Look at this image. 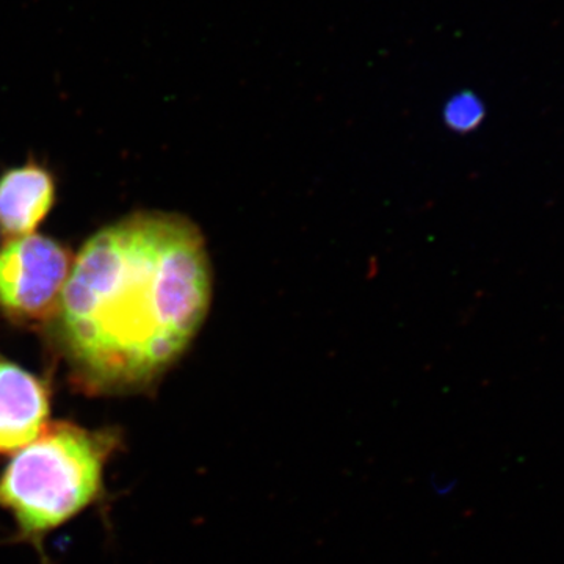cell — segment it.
Masks as SVG:
<instances>
[{
    "label": "cell",
    "instance_id": "1",
    "mask_svg": "<svg viewBox=\"0 0 564 564\" xmlns=\"http://www.w3.org/2000/svg\"><path fill=\"white\" fill-rule=\"evenodd\" d=\"M212 303V269L195 223L139 212L87 240L74 259L52 337L87 395L150 392L180 361Z\"/></svg>",
    "mask_w": 564,
    "mask_h": 564
},
{
    "label": "cell",
    "instance_id": "2",
    "mask_svg": "<svg viewBox=\"0 0 564 564\" xmlns=\"http://www.w3.org/2000/svg\"><path fill=\"white\" fill-rule=\"evenodd\" d=\"M122 451L118 429L50 423L0 470V511L14 524L13 543L32 545L47 564L44 541L107 497L106 473Z\"/></svg>",
    "mask_w": 564,
    "mask_h": 564
},
{
    "label": "cell",
    "instance_id": "3",
    "mask_svg": "<svg viewBox=\"0 0 564 564\" xmlns=\"http://www.w3.org/2000/svg\"><path fill=\"white\" fill-rule=\"evenodd\" d=\"M70 269V252L54 239L14 237L0 250V310L14 322L52 321Z\"/></svg>",
    "mask_w": 564,
    "mask_h": 564
},
{
    "label": "cell",
    "instance_id": "4",
    "mask_svg": "<svg viewBox=\"0 0 564 564\" xmlns=\"http://www.w3.org/2000/svg\"><path fill=\"white\" fill-rule=\"evenodd\" d=\"M50 415V384L0 352V459L35 441Z\"/></svg>",
    "mask_w": 564,
    "mask_h": 564
},
{
    "label": "cell",
    "instance_id": "5",
    "mask_svg": "<svg viewBox=\"0 0 564 564\" xmlns=\"http://www.w3.org/2000/svg\"><path fill=\"white\" fill-rule=\"evenodd\" d=\"M55 199L52 174L39 163L11 169L0 177V226L14 237L29 236L44 220Z\"/></svg>",
    "mask_w": 564,
    "mask_h": 564
},
{
    "label": "cell",
    "instance_id": "6",
    "mask_svg": "<svg viewBox=\"0 0 564 564\" xmlns=\"http://www.w3.org/2000/svg\"><path fill=\"white\" fill-rule=\"evenodd\" d=\"M481 117H484V110H481L480 104L469 96L454 99L445 110L447 124L456 131H469L480 122Z\"/></svg>",
    "mask_w": 564,
    "mask_h": 564
}]
</instances>
